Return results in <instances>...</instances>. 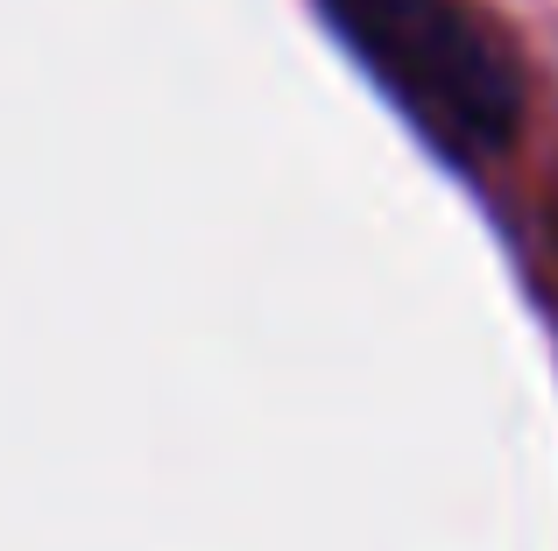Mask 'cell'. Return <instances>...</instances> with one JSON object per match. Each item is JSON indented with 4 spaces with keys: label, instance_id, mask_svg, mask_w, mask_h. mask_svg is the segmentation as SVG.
<instances>
[{
    "label": "cell",
    "instance_id": "cell-1",
    "mask_svg": "<svg viewBox=\"0 0 558 551\" xmlns=\"http://www.w3.org/2000/svg\"><path fill=\"white\" fill-rule=\"evenodd\" d=\"M332 36L452 163H488L523 127V71L466 0H318Z\"/></svg>",
    "mask_w": 558,
    "mask_h": 551
}]
</instances>
